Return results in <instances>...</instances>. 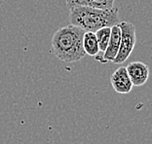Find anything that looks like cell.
Segmentation results:
<instances>
[{
    "instance_id": "obj_8",
    "label": "cell",
    "mask_w": 152,
    "mask_h": 144,
    "mask_svg": "<svg viewBox=\"0 0 152 144\" xmlns=\"http://www.w3.org/2000/svg\"><path fill=\"white\" fill-rule=\"evenodd\" d=\"M110 31H111V27L106 26V27H102V28L96 30L95 32L96 40H98V44H99V54L94 57L99 63H101L102 55L104 53V51L106 50V47L108 45L109 38H110Z\"/></svg>"
},
{
    "instance_id": "obj_6",
    "label": "cell",
    "mask_w": 152,
    "mask_h": 144,
    "mask_svg": "<svg viewBox=\"0 0 152 144\" xmlns=\"http://www.w3.org/2000/svg\"><path fill=\"white\" fill-rule=\"evenodd\" d=\"M120 39H121V30L118 25L111 26L110 31V38L108 45L106 47V50L103 53L102 57L101 63H112L115 60V57L118 54L120 47Z\"/></svg>"
},
{
    "instance_id": "obj_3",
    "label": "cell",
    "mask_w": 152,
    "mask_h": 144,
    "mask_svg": "<svg viewBox=\"0 0 152 144\" xmlns=\"http://www.w3.org/2000/svg\"><path fill=\"white\" fill-rule=\"evenodd\" d=\"M121 30V39L118 54L112 63L114 64H122L132 54L137 42L136 27L132 23L120 22L118 23Z\"/></svg>"
},
{
    "instance_id": "obj_2",
    "label": "cell",
    "mask_w": 152,
    "mask_h": 144,
    "mask_svg": "<svg viewBox=\"0 0 152 144\" xmlns=\"http://www.w3.org/2000/svg\"><path fill=\"white\" fill-rule=\"evenodd\" d=\"M70 25L85 32H96L102 27H111L120 23L117 7L110 9H96L91 7H75L69 9Z\"/></svg>"
},
{
    "instance_id": "obj_4",
    "label": "cell",
    "mask_w": 152,
    "mask_h": 144,
    "mask_svg": "<svg viewBox=\"0 0 152 144\" xmlns=\"http://www.w3.org/2000/svg\"><path fill=\"white\" fill-rule=\"evenodd\" d=\"M127 73L133 86L140 87L144 85L149 77V68L141 61H133L126 66Z\"/></svg>"
},
{
    "instance_id": "obj_7",
    "label": "cell",
    "mask_w": 152,
    "mask_h": 144,
    "mask_svg": "<svg viewBox=\"0 0 152 144\" xmlns=\"http://www.w3.org/2000/svg\"><path fill=\"white\" fill-rule=\"evenodd\" d=\"M115 0H65L68 9L75 7H91L96 9H110Z\"/></svg>"
},
{
    "instance_id": "obj_1",
    "label": "cell",
    "mask_w": 152,
    "mask_h": 144,
    "mask_svg": "<svg viewBox=\"0 0 152 144\" xmlns=\"http://www.w3.org/2000/svg\"><path fill=\"white\" fill-rule=\"evenodd\" d=\"M85 31L75 25L58 28L52 37V52L58 60L70 63L79 61L86 57L83 49V36Z\"/></svg>"
},
{
    "instance_id": "obj_9",
    "label": "cell",
    "mask_w": 152,
    "mask_h": 144,
    "mask_svg": "<svg viewBox=\"0 0 152 144\" xmlns=\"http://www.w3.org/2000/svg\"><path fill=\"white\" fill-rule=\"evenodd\" d=\"M83 49L90 57H96L99 54V44L95 32H85L83 36Z\"/></svg>"
},
{
    "instance_id": "obj_5",
    "label": "cell",
    "mask_w": 152,
    "mask_h": 144,
    "mask_svg": "<svg viewBox=\"0 0 152 144\" xmlns=\"http://www.w3.org/2000/svg\"><path fill=\"white\" fill-rule=\"evenodd\" d=\"M110 83L113 90L121 95H127L132 91L133 84L131 82L129 75L127 73L126 67L120 66L113 72L110 76Z\"/></svg>"
}]
</instances>
